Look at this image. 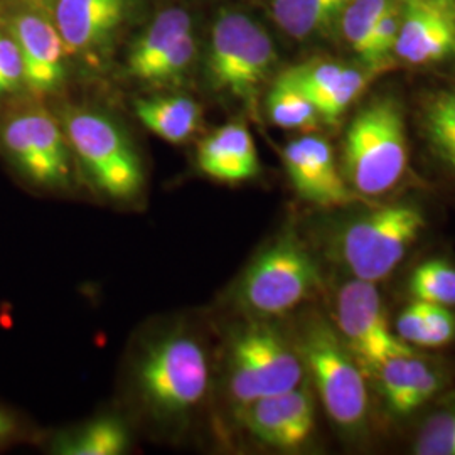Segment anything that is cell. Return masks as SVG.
Returning <instances> with one entry per match:
<instances>
[{
    "label": "cell",
    "instance_id": "obj_1",
    "mask_svg": "<svg viewBox=\"0 0 455 455\" xmlns=\"http://www.w3.org/2000/svg\"><path fill=\"white\" fill-rule=\"evenodd\" d=\"M405 120L390 97L376 98L359 112L346 132L342 176L364 197L391 191L407 171Z\"/></svg>",
    "mask_w": 455,
    "mask_h": 455
},
{
    "label": "cell",
    "instance_id": "obj_2",
    "mask_svg": "<svg viewBox=\"0 0 455 455\" xmlns=\"http://www.w3.org/2000/svg\"><path fill=\"white\" fill-rule=\"evenodd\" d=\"M295 349L329 419L344 430H359L368 417L366 379L336 327L312 317L302 325Z\"/></svg>",
    "mask_w": 455,
    "mask_h": 455
},
{
    "label": "cell",
    "instance_id": "obj_3",
    "mask_svg": "<svg viewBox=\"0 0 455 455\" xmlns=\"http://www.w3.org/2000/svg\"><path fill=\"white\" fill-rule=\"evenodd\" d=\"M321 287V270L293 233L278 236L255 257L236 289L238 306L255 317H275L306 302Z\"/></svg>",
    "mask_w": 455,
    "mask_h": 455
},
{
    "label": "cell",
    "instance_id": "obj_4",
    "mask_svg": "<svg viewBox=\"0 0 455 455\" xmlns=\"http://www.w3.org/2000/svg\"><path fill=\"white\" fill-rule=\"evenodd\" d=\"M425 228L417 204L390 203L359 214L341 228L336 250L353 278L378 283L393 274Z\"/></svg>",
    "mask_w": 455,
    "mask_h": 455
},
{
    "label": "cell",
    "instance_id": "obj_5",
    "mask_svg": "<svg viewBox=\"0 0 455 455\" xmlns=\"http://www.w3.org/2000/svg\"><path fill=\"white\" fill-rule=\"evenodd\" d=\"M140 395L156 415L184 417L206 396L210 363L204 347L189 334H169L147 347L137 364Z\"/></svg>",
    "mask_w": 455,
    "mask_h": 455
},
{
    "label": "cell",
    "instance_id": "obj_6",
    "mask_svg": "<svg viewBox=\"0 0 455 455\" xmlns=\"http://www.w3.org/2000/svg\"><path fill=\"white\" fill-rule=\"evenodd\" d=\"M65 133L86 174L101 195L129 201L140 195L146 174L140 156L124 129L108 115L69 110Z\"/></svg>",
    "mask_w": 455,
    "mask_h": 455
},
{
    "label": "cell",
    "instance_id": "obj_7",
    "mask_svg": "<svg viewBox=\"0 0 455 455\" xmlns=\"http://www.w3.org/2000/svg\"><path fill=\"white\" fill-rule=\"evenodd\" d=\"M304 371L295 346L270 325H248L231 341L228 390L236 407L297 388Z\"/></svg>",
    "mask_w": 455,
    "mask_h": 455
},
{
    "label": "cell",
    "instance_id": "obj_8",
    "mask_svg": "<svg viewBox=\"0 0 455 455\" xmlns=\"http://www.w3.org/2000/svg\"><path fill=\"white\" fill-rule=\"evenodd\" d=\"M0 147L22 180L56 191L71 184V154L58 120L41 107H26L0 120Z\"/></svg>",
    "mask_w": 455,
    "mask_h": 455
},
{
    "label": "cell",
    "instance_id": "obj_9",
    "mask_svg": "<svg viewBox=\"0 0 455 455\" xmlns=\"http://www.w3.org/2000/svg\"><path fill=\"white\" fill-rule=\"evenodd\" d=\"M275 63L270 36L259 22L236 11L221 12L212 26L210 76L218 90L253 101Z\"/></svg>",
    "mask_w": 455,
    "mask_h": 455
},
{
    "label": "cell",
    "instance_id": "obj_10",
    "mask_svg": "<svg viewBox=\"0 0 455 455\" xmlns=\"http://www.w3.org/2000/svg\"><path fill=\"white\" fill-rule=\"evenodd\" d=\"M336 331L363 370H374L395 356L415 355L413 347L391 331L376 283L351 278L336 300Z\"/></svg>",
    "mask_w": 455,
    "mask_h": 455
},
{
    "label": "cell",
    "instance_id": "obj_11",
    "mask_svg": "<svg viewBox=\"0 0 455 455\" xmlns=\"http://www.w3.org/2000/svg\"><path fill=\"white\" fill-rule=\"evenodd\" d=\"M238 422L255 439L274 449H297L315 427V402L307 385L236 407Z\"/></svg>",
    "mask_w": 455,
    "mask_h": 455
},
{
    "label": "cell",
    "instance_id": "obj_12",
    "mask_svg": "<svg viewBox=\"0 0 455 455\" xmlns=\"http://www.w3.org/2000/svg\"><path fill=\"white\" fill-rule=\"evenodd\" d=\"M282 156L295 191L306 201L325 208L368 201L349 188L336 164L332 147L323 137L304 135L289 142Z\"/></svg>",
    "mask_w": 455,
    "mask_h": 455
},
{
    "label": "cell",
    "instance_id": "obj_13",
    "mask_svg": "<svg viewBox=\"0 0 455 455\" xmlns=\"http://www.w3.org/2000/svg\"><path fill=\"white\" fill-rule=\"evenodd\" d=\"M395 54L410 65L455 56V0H403Z\"/></svg>",
    "mask_w": 455,
    "mask_h": 455
},
{
    "label": "cell",
    "instance_id": "obj_14",
    "mask_svg": "<svg viewBox=\"0 0 455 455\" xmlns=\"http://www.w3.org/2000/svg\"><path fill=\"white\" fill-rule=\"evenodd\" d=\"M12 37L22 56L24 84L46 95L65 82V44L58 29L46 19L22 14L12 20Z\"/></svg>",
    "mask_w": 455,
    "mask_h": 455
},
{
    "label": "cell",
    "instance_id": "obj_15",
    "mask_svg": "<svg viewBox=\"0 0 455 455\" xmlns=\"http://www.w3.org/2000/svg\"><path fill=\"white\" fill-rule=\"evenodd\" d=\"M131 0H58L56 29L66 54H83L112 39L129 14Z\"/></svg>",
    "mask_w": 455,
    "mask_h": 455
},
{
    "label": "cell",
    "instance_id": "obj_16",
    "mask_svg": "<svg viewBox=\"0 0 455 455\" xmlns=\"http://www.w3.org/2000/svg\"><path fill=\"white\" fill-rule=\"evenodd\" d=\"M385 405L396 417H407L432 400L442 387V376L415 355L395 356L373 371Z\"/></svg>",
    "mask_w": 455,
    "mask_h": 455
},
{
    "label": "cell",
    "instance_id": "obj_17",
    "mask_svg": "<svg viewBox=\"0 0 455 455\" xmlns=\"http://www.w3.org/2000/svg\"><path fill=\"white\" fill-rule=\"evenodd\" d=\"M199 169L221 182H243L260 172L253 137L242 122H231L212 132L197 148Z\"/></svg>",
    "mask_w": 455,
    "mask_h": 455
},
{
    "label": "cell",
    "instance_id": "obj_18",
    "mask_svg": "<svg viewBox=\"0 0 455 455\" xmlns=\"http://www.w3.org/2000/svg\"><path fill=\"white\" fill-rule=\"evenodd\" d=\"M135 114L148 131L171 144L189 140L201 125V107L182 95L137 100Z\"/></svg>",
    "mask_w": 455,
    "mask_h": 455
},
{
    "label": "cell",
    "instance_id": "obj_19",
    "mask_svg": "<svg viewBox=\"0 0 455 455\" xmlns=\"http://www.w3.org/2000/svg\"><path fill=\"white\" fill-rule=\"evenodd\" d=\"M191 31V17L184 9H165L152 20L129 54L132 76L148 82L152 69L184 34Z\"/></svg>",
    "mask_w": 455,
    "mask_h": 455
},
{
    "label": "cell",
    "instance_id": "obj_20",
    "mask_svg": "<svg viewBox=\"0 0 455 455\" xmlns=\"http://www.w3.org/2000/svg\"><path fill=\"white\" fill-rule=\"evenodd\" d=\"M395 332L410 346L442 347L455 338V315L451 307L413 300L400 312Z\"/></svg>",
    "mask_w": 455,
    "mask_h": 455
},
{
    "label": "cell",
    "instance_id": "obj_21",
    "mask_svg": "<svg viewBox=\"0 0 455 455\" xmlns=\"http://www.w3.org/2000/svg\"><path fill=\"white\" fill-rule=\"evenodd\" d=\"M131 434L125 423L115 417H100L73 434L54 442L52 452L61 455H120L127 452Z\"/></svg>",
    "mask_w": 455,
    "mask_h": 455
},
{
    "label": "cell",
    "instance_id": "obj_22",
    "mask_svg": "<svg viewBox=\"0 0 455 455\" xmlns=\"http://www.w3.org/2000/svg\"><path fill=\"white\" fill-rule=\"evenodd\" d=\"M351 0H272L276 24L297 39L329 28Z\"/></svg>",
    "mask_w": 455,
    "mask_h": 455
},
{
    "label": "cell",
    "instance_id": "obj_23",
    "mask_svg": "<svg viewBox=\"0 0 455 455\" xmlns=\"http://www.w3.org/2000/svg\"><path fill=\"white\" fill-rule=\"evenodd\" d=\"M267 112L276 127L289 131H314L319 122L314 103L285 75H280L268 92Z\"/></svg>",
    "mask_w": 455,
    "mask_h": 455
},
{
    "label": "cell",
    "instance_id": "obj_24",
    "mask_svg": "<svg viewBox=\"0 0 455 455\" xmlns=\"http://www.w3.org/2000/svg\"><path fill=\"white\" fill-rule=\"evenodd\" d=\"M423 129L434 154L455 174V86L428 100Z\"/></svg>",
    "mask_w": 455,
    "mask_h": 455
},
{
    "label": "cell",
    "instance_id": "obj_25",
    "mask_svg": "<svg viewBox=\"0 0 455 455\" xmlns=\"http://www.w3.org/2000/svg\"><path fill=\"white\" fill-rule=\"evenodd\" d=\"M391 0H351L342 12V33L361 61L374 69L373 34L378 19Z\"/></svg>",
    "mask_w": 455,
    "mask_h": 455
},
{
    "label": "cell",
    "instance_id": "obj_26",
    "mask_svg": "<svg viewBox=\"0 0 455 455\" xmlns=\"http://www.w3.org/2000/svg\"><path fill=\"white\" fill-rule=\"evenodd\" d=\"M413 300L455 307V267L449 261L428 260L419 265L408 282Z\"/></svg>",
    "mask_w": 455,
    "mask_h": 455
},
{
    "label": "cell",
    "instance_id": "obj_27",
    "mask_svg": "<svg viewBox=\"0 0 455 455\" xmlns=\"http://www.w3.org/2000/svg\"><path fill=\"white\" fill-rule=\"evenodd\" d=\"M368 82H370V75L366 71L346 66L339 80L315 101V110L319 114V118H323L327 124L338 122V118L344 114V110L366 88Z\"/></svg>",
    "mask_w": 455,
    "mask_h": 455
},
{
    "label": "cell",
    "instance_id": "obj_28",
    "mask_svg": "<svg viewBox=\"0 0 455 455\" xmlns=\"http://www.w3.org/2000/svg\"><path fill=\"white\" fill-rule=\"evenodd\" d=\"M413 451L419 455H455V403L427 419Z\"/></svg>",
    "mask_w": 455,
    "mask_h": 455
},
{
    "label": "cell",
    "instance_id": "obj_29",
    "mask_svg": "<svg viewBox=\"0 0 455 455\" xmlns=\"http://www.w3.org/2000/svg\"><path fill=\"white\" fill-rule=\"evenodd\" d=\"M402 26V7L391 0L390 5L378 19L373 34V65L379 69L388 61L390 52H395V43Z\"/></svg>",
    "mask_w": 455,
    "mask_h": 455
},
{
    "label": "cell",
    "instance_id": "obj_30",
    "mask_svg": "<svg viewBox=\"0 0 455 455\" xmlns=\"http://www.w3.org/2000/svg\"><path fill=\"white\" fill-rule=\"evenodd\" d=\"M196 52L195 36L189 31L174 43V46L167 51V54L152 69L148 82H171L178 80L180 75L189 68Z\"/></svg>",
    "mask_w": 455,
    "mask_h": 455
},
{
    "label": "cell",
    "instance_id": "obj_31",
    "mask_svg": "<svg viewBox=\"0 0 455 455\" xmlns=\"http://www.w3.org/2000/svg\"><path fill=\"white\" fill-rule=\"evenodd\" d=\"M24 84V65L14 37L0 36V100Z\"/></svg>",
    "mask_w": 455,
    "mask_h": 455
},
{
    "label": "cell",
    "instance_id": "obj_32",
    "mask_svg": "<svg viewBox=\"0 0 455 455\" xmlns=\"http://www.w3.org/2000/svg\"><path fill=\"white\" fill-rule=\"evenodd\" d=\"M20 435V423L16 417L0 407V445H5Z\"/></svg>",
    "mask_w": 455,
    "mask_h": 455
},
{
    "label": "cell",
    "instance_id": "obj_33",
    "mask_svg": "<svg viewBox=\"0 0 455 455\" xmlns=\"http://www.w3.org/2000/svg\"><path fill=\"white\" fill-rule=\"evenodd\" d=\"M33 2H37V4H44V2H49V0H33Z\"/></svg>",
    "mask_w": 455,
    "mask_h": 455
}]
</instances>
